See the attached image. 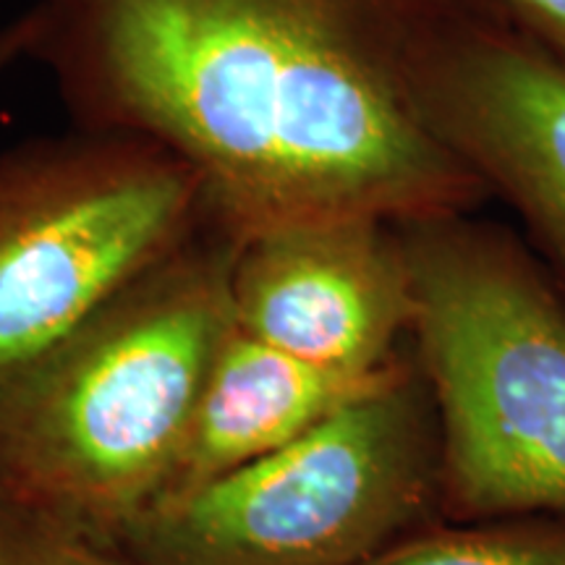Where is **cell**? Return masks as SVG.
Here are the masks:
<instances>
[{
	"instance_id": "obj_2",
	"label": "cell",
	"mask_w": 565,
	"mask_h": 565,
	"mask_svg": "<svg viewBox=\"0 0 565 565\" xmlns=\"http://www.w3.org/2000/svg\"><path fill=\"white\" fill-rule=\"evenodd\" d=\"M233 254L200 231L0 391V494L32 526L108 545L168 490L233 330Z\"/></svg>"
},
{
	"instance_id": "obj_11",
	"label": "cell",
	"mask_w": 565,
	"mask_h": 565,
	"mask_svg": "<svg viewBox=\"0 0 565 565\" xmlns=\"http://www.w3.org/2000/svg\"><path fill=\"white\" fill-rule=\"evenodd\" d=\"M515 24L565 63V0H503Z\"/></svg>"
},
{
	"instance_id": "obj_1",
	"label": "cell",
	"mask_w": 565,
	"mask_h": 565,
	"mask_svg": "<svg viewBox=\"0 0 565 565\" xmlns=\"http://www.w3.org/2000/svg\"><path fill=\"white\" fill-rule=\"evenodd\" d=\"M30 58L79 129L166 147L233 246L286 225L461 215L482 179L429 100L503 0H38Z\"/></svg>"
},
{
	"instance_id": "obj_10",
	"label": "cell",
	"mask_w": 565,
	"mask_h": 565,
	"mask_svg": "<svg viewBox=\"0 0 565 565\" xmlns=\"http://www.w3.org/2000/svg\"><path fill=\"white\" fill-rule=\"evenodd\" d=\"M0 565H137L129 557L110 555L105 545L47 529L32 532L11 545H0Z\"/></svg>"
},
{
	"instance_id": "obj_3",
	"label": "cell",
	"mask_w": 565,
	"mask_h": 565,
	"mask_svg": "<svg viewBox=\"0 0 565 565\" xmlns=\"http://www.w3.org/2000/svg\"><path fill=\"white\" fill-rule=\"evenodd\" d=\"M437 492L458 519L565 515V303L529 254L461 215L398 225Z\"/></svg>"
},
{
	"instance_id": "obj_9",
	"label": "cell",
	"mask_w": 565,
	"mask_h": 565,
	"mask_svg": "<svg viewBox=\"0 0 565 565\" xmlns=\"http://www.w3.org/2000/svg\"><path fill=\"white\" fill-rule=\"evenodd\" d=\"M359 565H565V515H524L419 534L393 542Z\"/></svg>"
},
{
	"instance_id": "obj_4",
	"label": "cell",
	"mask_w": 565,
	"mask_h": 565,
	"mask_svg": "<svg viewBox=\"0 0 565 565\" xmlns=\"http://www.w3.org/2000/svg\"><path fill=\"white\" fill-rule=\"evenodd\" d=\"M435 490L433 401L406 366L286 448L162 494L118 545L137 565H359Z\"/></svg>"
},
{
	"instance_id": "obj_7",
	"label": "cell",
	"mask_w": 565,
	"mask_h": 565,
	"mask_svg": "<svg viewBox=\"0 0 565 565\" xmlns=\"http://www.w3.org/2000/svg\"><path fill=\"white\" fill-rule=\"evenodd\" d=\"M435 129L524 217L565 280V63L515 21L463 45L429 100Z\"/></svg>"
},
{
	"instance_id": "obj_8",
	"label": "cell",
	"mask_w": 565,
	"mask_h": 565,
	"mask_svg": "<svg viewBox=\"0 0 565 565\" xmlns=\"http://www.w3.org/2000/svg\"><path fill=\"white\" fill-rule=\"evenodd\" d=\"M404 370L401 359L370 374L330 370L273 349L233 324L212 359L179 466L162 494L210 482L286 448Z\"/></svg>"
},
{
	"instance_id": "obj_12",
	"label": "cell",
	"mask_w": 565,
	"mask_h": 565,
	"mask_svg": "<svg viewBox=\"0 0 565 565\" xmlns=\"http://www.w3.org/2000/svg\"><path fill=\"white\" fill-rule=\"evenodd\" d=\"M34 32H38V21H34L32 9L19 13V17L6 21V24H0V79L19 61L30 58Z\"/></svg>"
},
{
	"instance_id": "obj_5",
	"label": "cell",
	"mask_w": 565,
	"mask_h": 565,
	"mask_svg": "<svg viewBox=\"0 0 565 565\" xmlns=\"http://www.w3.org/2000/svg\"><path fill=\"white\" fill-rule=\"evenodd\" d=\"M207 228L166 147L79 129L0 154V391Z\"/></svg>"
},
{
	"instance_id": "obj_6",
	"label": "cell",
	"mask_w": 565,
	"mask_h": 565,
	"mask_svg": "<svg viewBox=\"0 0 565 565\" xmlns=\"http://www.w3.org/2000/svg\"><path fill=\"white\" fill-rule=\"evenodd\" d=\"M231 307L236 330L303 362L387 370L416 315L398 225L345 217L246 238L233 254Z\"/></svg>"
}]
</instances>
